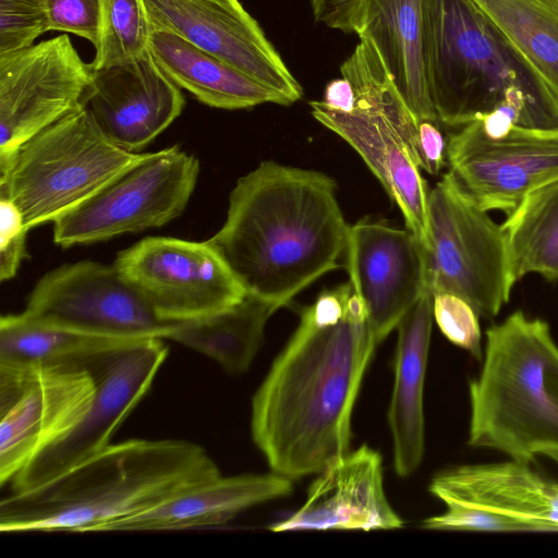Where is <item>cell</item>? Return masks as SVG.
<instances>
[{"label": "cell", "mask_w": 558, "mask_h": 558, "mask_svg": "<svg viewBox=\"0 0 558 558\" xmlns=\"http://www.w3.org/2000/svg\"><path fill=\"white\" fill-rule=\"evenodd\" d=\"M378 344L350 282L302 311L252 400V437L272 472L318 474L350 450L353 407Z\"/></svg>", "instance_id": "cell-1"}, {"label": "cell", "mask_w": 558, "mask_h": 558, "mask_svg": "<svg viewBox=\"0 0 558 558\" xmlns=\"http://www.w3.org/2000/svg\"><path fill=\"white\" fill-rule=\"evenodd\" d=\"M336 189L323 172L275 161L238 180L209 240L247 293L279 308L339 266L349 226Z\"/></svg>", "instance_id": "cell-2"}, {"label": "cell", "mask_w": 558, "mask_h": 558, "mask_svg": "<svg viewBox=\"0 0 558 558\" xmlns=\"http://www.w3.org/2000/svg\"><path fill=\"white\" fill-rule=\"evenodd\" d=\"M220 471L198 445L179 439H129L0 502V531L107 532Z\"/></svg>", "instance_id": "cell-3"}, {"label": "cell", "mask_w": 558, "mask_h": 558, "mask_svg": "<svg viewBox=\"0 0 558 558\" xmlns=\"http://www.w3.org/2000/svg\"><path fill=\"white\" fill-rule=\"evenodd\" d=\"M485 338L480 375L469 384L468 444L558 464V344L549 325L517 311Z\"/></svg>", "instance_id": "cell-4"}, {"label": "cell", "mask_w": 558, "mask_h": 558, "mask_svg": "<svg viewBox=\"0 0 558 558\" xmlns=\"http://www.w3.org/2000/svg\"><path fill=\"white\" fill-rule=\"evenodd\" d=\"M425 20L427 81L439 122L478 120L520 88L541 126L558 128L557 96L471 0H425Z\"/></svg>", "instance_id": "cell-5"}, {"label": "cell", "mask_w": 558, "mask_h": 558, "mask_svg": "<svg viewBox=\"0 0 558 558\" xmlns=\"http://www.w3.org/2000/svg\"><path fill=\"white\" fill-rule=\"evenodd\" d=\"M144 155L113 144L80 106L0 155V197L31 230L74 209Z\"/></svg>", "instance_id": "cell-6"}, {"label": "cell", "mask_w": 558, "mask_h": 558, "mask_svg": "<svg viewBox=\"0 0 558 558\" xmlns=\"http://www.w3.org/2000/svg\"><path fill=\"white\" fill-rule=\"evenodd\" d=\"M428 226L425 263L430 292L463 298L484 319L497 316L514 286L501 226L446 174L428 192Z\"/></svg>", "instance_id": "cell-7"}, {"label": "cell", "mask_w": 558, "mask_h": 558, "mask_svg": "<svg viewBox=\"0 0 558 558\" xmlns=\"http://www.w3.org/2000/svg\"><path fill=\"white\" fill-rule=\"evenodd\" d=\"M198 173L197 158L179 146L145 153L92 197L54 220L53 242L69 247L163 226L183 213Z\"/></svg>", "instance_id": "cell-8"}, {"label": "cell", "mask_w": 558, "mask_h": 558, "mask_svg": "<svg viewBox=\"0 0 558 558\" xmlns=\"http://www.w3.org/2000/svg\"><path fill=\"white\" fill-rule=\"evenodd\" d=\"M95 395V379L83 365L0 360V484L70 432Z\"/></svg>", "instance_id": "cell-9"}, {"label": "cell", "mask_w": 558, "mask_h": 558, "mask_svg": "<svg viewBox=\"0 0 558 558\" xmlns=\"http://www.w3.org/2000/svg\"><path fill=\"white\" fill-rule=\"evenodd\" d=\"M162 338H147L98 354L82 365L96 395L83 418L35 456L10 482L11 492L35 488L110 445L111 437L149 390L168 354Z\"/></svg>", "instance_id": "cell-10"}, {"label": "cell", "mask_w": 558, "mask_h": 558, "mask_svg": "<svg viewBox=\"0 0 558 558\" xmlns=\"http://www.w3.org/2000/svg\"><path fill=\"white\" fill-rule=\"evenodd\" d=\"M113 265L167 323L226 311L247 293L209 239L148 236L119 252Z\"/></svg>", "instance_id": "cell-11"}, {"label": "cell", "mask_w": 558, "mask_h": 558, "mask_svg": "<svg viewBox=\"0 0 558 558\" xmlns=\"http://www.w3.org/2000/svg\"><path fill=\"white\" fill-rule=\"evenodd\" d=\"M446 158L445 174L469 201L508 215L531 192L558 180V128L514 125L490 138L475 120L449 137Z\"/></svg>", "instance_id": "cell-12"}, {"label": "cell", "mask_w": 558, "mask_h": 558, "mask_svg": "<svg viewBox=\"0 0 558 558\" xmlns=\"http://www.w3.org/2000/svg\"><path fill=\"white\" fill-rule=\"evenodd\" d=\"M29 317L92 332L167 339L177 323L159 319L114 265L82 260L44 275L24 312Z\"/></svg>", "instance_id": "cell-13"}, {"label": "cell", "mask_w": 558, "mask_h": 558, "mask_svg": "<svg viewBox=\"0 0 558 558\" xmlns=\"http://www.w3.org/2000/svg\"><path fill=\"white\" fill-rule=\"evenodd\" d=\"M90 73L66 35L0 54V155L78 108Z\"/></svg>", "instance_id": "cell-14"}, {"label": "cell", "mask_w": 558, "mask_h": 558, "mask_svg": "<svg viewBox=\"0 0 558 558\" xmlns=\"http://www.w3.org/2000/svg\"><path fill=\"white\" fill-rule=\"evenodd\" d=\"M150 27L173 33L276 93L284 106L302 87L239 0H144Z\"/></svg>", "instance_id": "cell-15"}, {"label": "cell", "mask_w": 558, "mask_h": 558, "mask_svg": "<svg viewBox=\"0 0 558 558\" xmlns=\"http://www.w3.org/2000/svg\"><path fill=\"white\" fill-rule=\"evenodd\" d=\"M343 254L349 282L380 343L428 289L424 247L408 228L361 220L349 226Z\"/></svg>", "instance_id": "cell-16"}, {"label": "cell", "mask_w": 558, "mask_h": 558, "mask_svg": "<svg viewBox=\"0 0 558 558\" xmlns=\"http://www.w3.org/2000/svg\"><path fill=\"white\" fill-rule=\"evenodd\" d=\"M92 68L81 106L113 144L136 151L162 133L182 112L184 97L149 50L109 65Z\"/></svg>", "instance_id": "cell-17"}, {"label": "cell", "mask_w": 558, "mask_h": 558, "mask_svg": "<svg viewBox=\"0 0 558 558\" xmlns=\"http://www.w3.org/2000/svg\"><path fill=\"white\" fill-rule=\"evenodd\" d=\"M403 521L384 489L381 456L362 445L331 461L308 486L303 506L272 532L391 530Z\"/></svg>", "instance_id": "cell-18"}, {"label": "cell", "mask_w": 558, "mask_h": 558, "mask_svg": "<svg viewBox=\"0 0 558 558\" xmlns=\"http://www.w3.org/2000/svg\"><path fill=\"white\" fill-rule=\"evenodd\" d=\"M428 490L445 506L481 509L513 532H558V482L515 460L442 470Z\"/></svg>", "instance_id": "cell-19"}, {"label": "cell", "mask_w": 558, "mask_h": 558, "mask_svg": "<svg viewBox=\"0 0 558 558\" xmlns=\"http://www.w3.org/2000/svg\"><path fill=\"white\" fill-rule=\"evenodd\" d=\"M351 29L374 45L416 121L439 122L427 81L425 0H362Z\"/></svg>", "instance_id": "cell-20"}, {"label": "cell", "mask_w": 558, "mask_h": 558, "mask_svg": "<svg viewBox=\"0 0 558 558\" xmlns=\"http://www.w3.org/2000/svg\"><path fill=\"white\" fill-rule=\"evenodd\" d=\"M291 478L275 472L221 475L141 513L120 520L107 532L178 531L221 525L239 512L282 498L292 492Z\"/></svg>", "instance_id": "cell-21"}, {"label": "cell", "mask_w": 558, "mask_h": 558, "mask_svg": "<svg viewBox=\"0 0 558 558\" xmlns=\"http://www.w3.org/2000/svg\"><path fill=\"white\" fill-rule=\"evenodd\" d=\"M433 293L426 290L397 326L395 380L388 409L398 475L409 476L424 456V383L433 325Z\"/></svg>", "instance_id": "cell-22"}, {"label": "cell", "mask_w": 558, "mask_h": 558, "mask_svg": "<svg viewBox=\"0 0 558 558\" xmlns=\"http://www.w3.org/2000/svg\"><path fill=\"white\" fill-rule=\"evenodd\" d=\"M148 50L175 85L207 106L228 110L266 102L284 106L272 90L173 33L151 28Z\"/></svg>", "instance_id": "cell-23"}, {"label": "cell", "mask_w": 558, "mask_h": 558, "mask_svg": "<svg viewBox=\"0 0 558 558\" xmlns=\"http://www.w3.org/2000/svg\"><path fill=\"white\" fill-rule=\"evenodd\" d=\"M277 310L246 293L242 301L226 311L177 323L167 339L213 359L230 374H241L251 366L266 323Z\"/></svg>", "instance_id": "cell-24"}, {"label": "cell", "mask_w": 558, "mask_h": 558, "mask_svg": "<svg viewBox=\"0 0 558 558\" xmlns=\"http://www.w3.org/2000/svg\"><path fill=\"white\" fill-rule=\"evenodd\" d=\"M153 338V337H151ZM147 339L92 332L29 317L0 318V360L33 364H80L130 343Z\"/></svg>", "instance_id": "cell-25"}, {"label": "cell", "mask_w": 558, "mask_h": 558, "mask_svg": "<svg viewBox=\"0 0 558 558\" xmlns=\"http://www.w3.org/2000/svg\"><path fill=\"white\" fill-rule=\"evenodd\" d=\"M500 226L513 283L529 274L558 279V180L531 192Z\"/></svg>", "instance_id": "cell-26"}, {"label": "cell", "mask_w": 558, "mask_h": 558, "mask_svg": "<svg viewBox=\"0 0 558 558\" xmlns=\"http://www.w3.org/2000/svg\"><path fill=\"white\" fill-rule=\"evenodd\" d=\"M558 98V0H471Z\"/></svg>", "instance_id": "cell-27"}, {"label": "cell", "mask_w": 558, "mask_h": 558, "mask_svg": "<svg viewBox=\"0 0 558 558\" xmlns=\"http://www.w3.org/2000/svg\"><path fill=\"white\" fill-rule=\"evenodd\" d=\"M151 27L144 0H101V40L90 63L99 68L148 50Z\"/></svg>", "instance_id": "cell-28"}, {"label": "cell", "mask_w": 558, "mask_h": 558, "mask_svg": "<svg viewBox=\"0 0 558 558\" xmlns=\"http://www.w3.org/2000/svg\"><path fill=\"white\" fill-rule=\"evenodd\" d=\"M433 316L440 331L453 344L482 361L480 316L463 298L450 292L433 294Z\"/></svg>", "instance_id": "cell-29"}, {"label": "cell", "mask_w": 558, "mask_h": 558, "mask_svg": "<svg viewBox=\"0 0 558 558\" xmlns=\"http://www.w3.org/2000/svg\"><path fill=\"white\" fill-rule=\"evenodd\" d=\"M48 31L47 0H0V54L27 48Z\"/></svg>", "instance_id": "cell-30"}, {"label": "cell", "mask_w": 558, "mask_h": 558, "mask_svg": "<svg viewBox=\"0 0 558 558\" xmlns=\"http://www.w3.org/2000/svg\"><path fill=\"white\" fill-rule=\"evenodd\" d=\"M47 15L49 31L72 33L99 47L101 0H47Z\"/></svg>", "instance_id": "cell-31"}, {"label": "cell", "mask_w": 558, "mask_h": 558, "mask_svg": "<svg viewBox=\"0 0 558 558\" xmlns=\"http://www.w3.org/2000/svg\"><path fill=\"white\" fill-rule=\"evenodd\" d=\"M23 217L8 198L0 197V279L9 280L16 275L26 253V234Z\"/></svg>", "instance_id": "cell-32"}, {"label": "cell", "mask_w": 558, "mask_h": 558, "mask_svg": "<svg viewBox=\"0 0 558 558\" xmlns=\"http://www.w3.org/2000/svg\"><path fill=\"white\" fill-rule=\"evenodd\" d=\"M447 143L434 121H420L417 125L418 166L436 175L445 165Z\"/></svg>", "instance_id": "cell-33"}, {"label": "cell", "mask_w": 558, "mask_h": 558, "mask_svg": "<svg viewBox=\"0 0 558 558\" xmlns=\"http://www.w3.org/2000/svg\"><path fill=\"white\" fill-rule=\"evenodd\" d=\"M362 0H311L316 22L344 33H352L351 22Z\"/></svg>", "instance_id": "cell-34"}, {"label": "cell", "mask_w": 558, "mask_h": 558, "mask_svg": "<svg viewBox=\"0 0 558 558\" xmlns=\"http://www.w3.org/2000/svg\"><path fill=\"white\" fill-rule=\"evenodd\" d=\"M354 100L351 83L341 76L327 84L322 101L331 109L350 111L354 106Z\"/></svg>", "instance_id": "cell-35"}]
</instances>
